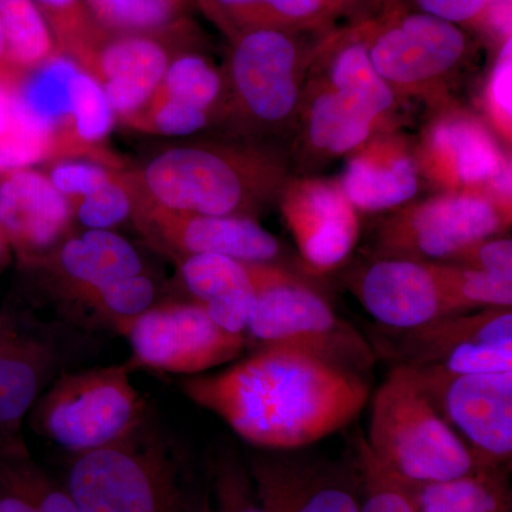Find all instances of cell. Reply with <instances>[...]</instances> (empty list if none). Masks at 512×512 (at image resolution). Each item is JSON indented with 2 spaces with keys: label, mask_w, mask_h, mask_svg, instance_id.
<instances>
[{
  "label": "cell",
  "mask_w": 512,
  "mask_h": 512,
  "mask_svg": "<svg viewBox=\"0 0 512 512\" xmlns=\"http://www.w3.org/2000/svg\"><path fill=\"white\" fill-rule=\"evenodd\" d=\"M181 390L256 450L298 451L348 427L369 403L370 384L318 357L261 346L212 375L188 376Z\"/></svg>",
  "instance_id": "1"
},
{
  "label": "cell",
  "mask_w": 512,
  "mask_h": 512,
  "mask_svg": "<svg viewBox=\"0 0 512 512\" xmlns=\"http://www.w3.org/2000/svg\"><path fill=\"white\" fill-rule=\"evenodd\" d=\"M64 485L80 512H211L207 460L153 406L119 440L76 454Z\"/></svg>",
  "instance_id": "2"
},
{
  "label": "cell",
  "mask_w": 512,
  "mask_h": 512,
  "mask_svg": "<svg viewBox=\"0 0 512 512\" xmlns=\"http://www.w3.org/2000/svg\"><path fill=\"white\" fill-rule=\"evenodd\" d=\"M289 177L278 151L210 141L167 148L130 181L144 192L138 200L164 210L255 220Z\"/></svg>",
  "instance_id": "3"
},
{
  "label": "cell",
  "mask_w": 512,
  "mask_h": 512,
  "mask_svg": "<svg viewBox=\"0 0 512 512\" xmlns=\"http://www.w3.org/2000/svg\"><path fill=\"white\" fill-rule=\"evenodd\" d=\"M365 440L373 457L412 488L487 466L448 426L407 366H394L377 389Z\"/></svg>",
  "instance_id": "4"
},
{
  "label": "cell",
  "mask_w": 512,
  "mask_h": 512,
  "mask_svg": "<svg viewBox=\"0 0 512 512\" xmlns=\"http://www.w3.org/2000/svg\"><path fill=\"white\" fill-rule=\"evenodd\" d=\"M259 292L247 335L261 346L299 350L367 379L377 352L366 336L301 276L278 264H259Z\"/></svg>",
  "instance_id": "5"
},
{
  "label": "cell",
  "mask_w": 512,
  "mask_h": 512,
  "mask_svg": "<svg viewBox=\"0 0 512 512\" xmlns=\"http://www.w3.org/2000/svg\"><path fill=\"white\" fill-rule=\"evenodd\" d=\"M356 23L370 62L397 99H423L433 107L448 101L450 84L470 57L466 30L399 2Z\"/></svg>",
  "instance_id": "6"
},
{
  "label": "cell",
  "mask_w": 512,
  "mask_h": 512,
  "mask_svg": "<svg viewBox=\"0 0 512 512\" xmlns=\"http://www.w3.org/2000/svg\"><path fill=\"white\" fill-rule=\"evenodd\" d=\"M130 363L62 373L28 414L30 429L73 456L119 440L151 403L131 382Z\"/></svg>",
  "instance_id": "7"
},
{
  "label": "cell",
  "mask_w": 512,
  "mask_h": 512,
  "mask_svg": "<svg viewBox=\"0 0 512 512\" xmlns=\"http://www.w3.org/2000/svg\"><path fill=\"white\" fill-rule=\"evenodd\" d=\"M305 33L255 30L229 39L228 84L235 110L264 133L296 127L315 46Z\"/></svg>",
  "instance_id": "8"
},
{
  "label": "cell",
  "mask_w": 512,
  "mask_h": 512,
  "mask_svg": "<svg viewBox=\"0 0 512 512\" xmlns=\"http://www.w3.org/2000/svg\"><path fill=\"white\" fill-rule=\"evenodd\" d=\"M510 227L511 215L484 194L444 191L386 218L376 235L375 256L439 264Z\"/></svg>",
  "instance_id": "9"
},
{
  "label": "cell",
  "mask_w": 512,
  "mask_h": 512,
  "mask_svg": "<svg viewBox=\"0 0 512 512\" xmlns=\"http://www.w3.org/2000/svg\"><path fill=\"white\" fill-rule=\"evenodd\" d=\"M436 109L414 146L421 178L444 191H474L511 214V160L480 117L450 100Z\"/></svg>",
  "instance_id": "10"
},
{
  "label": "cell",
  "mask_w": 512,
  "mask_h": 512,
  "mask_svg": "<svg viewBox=\"0 0 512 512\" xmlns=\"http://www.w3.org/2000/svg\"><path fill=\"white\" fill-rule=\"evenodd\" d=\"M114 330L130 342L131 366L187 377L234 362L247 346V335L222 329L194 301L153 305Z\"/></svg>",
  "instance_id": "11"
},
{
  "label": "cell",
  "mask_w": 512,
  "mask_h": 512,
  "mask_svg": "<svg viewBox=\"0 0 512 512\" xmlns=\"http://www.w3.org/2000/svg\"><path fill=\"white\" fill-rule=\"evenodd\" d=\"M266 512H362L359 474L345 460L298 451L256 450L245 457Z\"/></svg>",
  "instance_id": "12"
},
{
  "label": "cell",
  "mask_w": 512,
  "mask_h": 512,
  "mask_svg": "<svg viewBox=\"0 0 512 512\" xmlns=\"http://www.w3.org/2000/svg\"><path fill=\"white\" fill-rule=\"evenodd\" d=\"M62 350L49 326L22 309L2 305L0 316V451L26 446L23 424L56 379Z\"/></svg>",
  "instance_id": "13"
},
{
  "label": "cell",
  "mask_w": 512,
  "mask_h": 512,
  "mask_svg": "<svg viewBox=\"0 0 512 512\" xmlns=\"http://www.w3.org/2000/svg\"><path fill=\"white\" fill-rule=\"evenodd\" d=\"M414 376L437 412L481 463L511 467L512 372L450 379Z\"/></svg>",
  "instance_id": "14"
},
{
  "label": "cell",
  "mask_w": 512,
  "mask_h": 512,
  "mask_svg": "<svg viewBox=\"0 0 512 512\" xmlns=\"http://www.w3.org/2000/svg\"><path fill=\"white\" fill-rule=\"evenodd\" d=\"M303 264L326 274L348 261L359 241V215L338 180L289 177L278 198Z\"/></svg>",
  "instance_id": "15"
},
{
  "label": "cell",
  "mask_w": 512,
  "mask_h": 512,
  "mask_svg": "<svg viewBox=\"0 0 512 512\" xmlns=\"http://www.w3.org/2000/svg\"><path fill=\"white\" fill-rule=\"evenodd\" d=\"M133 215L150 241L178 258L212 254L251 264H276L284 254L281 241L254 218L164 210L137 197Z\"/></svg>",
  "instance_id": "16"
},
{
  "label": "cell",
  "mask_w": 512,
  "mask_h": 512,
  "mask_svg": "<svg viewBox=\"0 0 512 512\" xmlns=\"http://www.w3.org/2000/svg\"><path fill=\"white\" fill-rule=\"evenodd\" d=\"M350 292L383 328L407 332L448 315V303L431 262L376 258L357 269Z\"/></svg>",
  "instance_id": "17"
},
{
  "label": "cell",
  "mask_w": 512,
  "mask_h": 512,
  "mask_svg": "<svg viewBox=\"0 0 512 512\" xmlns=\"http://www.w3.org/2000/svg\"><path fill=\"white\" fill-rule=\"evenodd\" d=\"M73 201L33 168L0 175V229L23 265L49 254L66 235Z\"/></svg>",
  "instance_id": "18"
},
{
  "label": "cell",
  "mask_w": 512,
  "mask_h": 512,
  "mask_svg": "<svg viewBox=\"0 0 512 512\" xmlns=\"http://www.w3.org/2000/svg\"><path fill=\"white\" fill-rule=\"evenodd\" d=\"M168 30L154 35L107 33L84 67L99 80L111 110L121 119H136L160 89L173 60L163 40Z\"/></svg>",
  "instance_id": "19"
},
{
  "label": "cell",
  "mask_w": 512,
  "mask_h": 512,
  "mask_svg": "<svg viewBox=\"0 0 512 512\" xmlns=\"http://www.w3.org/2000/svg\"><path fill=\"white\" fill-rule=\"evenodd\" d=\"M348 157L338 183L357 212L397 210L419 194L414 147L393 128L375 134Z\"/></svg>",
  "instance_id": "20"
},
{
  "label": "cell",
  "mask_w": 512,
  "mask_h": 512,
  "mask_svg": "<svg viewBox=\"0 0 512 512\" xmlns=\"http://www.w3.org/2000/svg\"><path fill=\"white\" fill-rule=\"evenodd\" d=\"M30 266H43L55 281V291L73 308L86 293L143 272L137 249L113 231L87 229Z\"/></svg>",
  "instance_id": "21"
},
{
  "label": "cell",
  "mask_w": 512,
  "mask_h": 512,
  "mask_svg": "<svg viewBox=\"0 0 512 512\" xmlns=\"http://www.w3.org/2000/svg\"><path fill=\"white\" fill-rule=\"evenodd\" d=\"M298 150L309 163L349 156L383 127L355 100L308 74L298 120Z\"/></svg>",
  "instance_id": "22"
},
{
  "label": "cell",
  "mask_w": 512,
  "mask_h": 512,
  "mask_svg": "<svg viewBox=\"0 0 512 512\" xmlns=\"http://www.w3.org/2000/svg\"><path fill=\"white\" fill-rule=\"evenodd\" d=\"M258 265L222 255H188L180 258V275L192 301L217 325L247 335L258 302Z\"/></svg>",
  "instance_id": "23"
},
{
  "label": "cell",
  "mask_w": 512,
  "mask_h": 512,
  "mask_svg": "<svg viewBox=\"0 0 512 512\" xmlns=\"http://www.w3.org/2000/svg\"><path fill=\"white\" fill-rule=\"evenodd\" d=\"M308 74L365 107L383 130H392L397 97L370 62L357 23L343 32L326 35L316 46Z\"/></svg>",
  "instance_id": "24"
},
{
  "label": "cell",
  "mask_w": 512,
  "mask_h": 512,
  "mask_svg": "<svg viewBox=\"0 0 512 512\" xmlns=\"http://www.w3.org/2000/svg\"><path fill=\"white\" fill-rule=\"evenodd\" d=\"M83 67L57 55L28 73L18 74L12 86V106L42 127L62 154H84L73 133L74 103Z\"/></svg>",
  "instance_id": "25"
},
{
  "label": "cell",
  "mask_w": 512,
  "mask_h": 512,
  "mask_svg": "<svg viewBox=\"0 0 512 512\" xmlns=\"http://www.w3.org/2000/svg\"><path fill=\"white\" fill-rule=\"evenodd\" d=\"M397 365L424 367L439 362L448 353L473 343L512 345V309L487 308L457 313L433 320L407 332H394Z\"/></svg>",
  "instance_id": "26"
},
{
  "label": "cell",
  "mask_w": 512,
  "mask_h": 512,
  "mask_svg": "<svg viewBox=\"0 0 512 512\" xmlns=\"http://www.w3.org/2000/svg\"><path fill=\"white\" fill-rule=\"evenodd\" d=\"M228 39L255 30L325 32L338 12L330 0H195Z\"/></svg>",
  "instance_id": "27"
},
{
  "label": "cell",
  "mask_w": 512,
  "mask_h": 512,
  "mask_svg": "<svg viewBox=\"0 0 512 512\" xmlns=\"http://www.w3.org/2000/svg\"><path fill=\"white\" fill-rule=\"evenodd\" d=\"M510 471L485 466L457 480L413 488L419 512H512Z\"/></svg>",
  "instance_id": "28"
},
{
  "label": "cell",
  "mask_w": 512,
  "mask_h": 512,
  "mask_svg": "<svg viewBox=\"0 0 512 512\" xmlns=\"http://www.w3.org/2000/svg\"><path fill=\"white\" fill-rule=\"evenodd\" d=\"M0 29L5 39L3 67L10 72L28 73L62 55L45 16L33 0H0Z\"/></svg>",
  "instance_id": "29"
},
{
  "label": "cell",
  "mask_w": 512,
  "mask_h": 512,
  "mask_svg": "<svg viewBox=\"0 0 512 512\" xmlns=\"http://www.w3.org/2000/svg\"><path fill=\"white\" fill-rule=\"evenodd\" d=\"M94 22L110 35H154L184 22L195 0H84Z\"/></svg>",
  "instance_id": "30"
},
{
  "label": "cell",
  "mask_w": 512,
  "mask_h": 512,
  "mask_svg": "<svg viewBox=\"0 0 512 512\" xmlns=\"http://www.w3.org/2000/svg\"><path fill=\"white\" fill-rule=\"evenodd\" d=\"M156 295L154 282L138 274L86 293L67 313L70 322H99L116 329L124 320L136 318L151 308Z\"/></svg>",
  "instance_id": "31"
},
{
  "label": "cell",
  "mask_w": 512,
  "mask_h": 512,
  "mask_svg": "<svg viewBox=\"0 0 512 512\" xmlns=\"http://www.w3.org/2000/svg\"><path fill=\"white\" fill-rule=\"evenodd\" d=\"M433 266L444 295L454 312L511 308L512 279L447 262H439Z\"/></svg>",
  "instance_id": "32"
},
{
  "label": "cell",
  "mask_w": 512,
  "mask_h": 512,
  "mask_svg": "<svg viewBox=\"0 0 512 512\" xmlns=\"http://www.w3.org/2000/svg\"><path fill=\"white\" fill-rule=\"evenodd\" d=\"M45 16L57 49L86 67L107 32L94 22L84 0H33Z\"/></svg>",
  "instance_id": "33"
},
{
  "label": "cell",
  "mask_w": 512,
  "mask_h": 512,
  "mask_svg": "<svg viewBox=\"0 0 512 512\" xmlns=\"http://www.w3.org/2000/svg\"><path fill=\"white\" fill-rule=\"evenodd\" d=\"M349 456L359 474L362 512H419L413 488L373 457L365 436L355 437Z\"/></svg>",
  "instance_id": "34"
},
{
  "label": "cell",
  "mask_w": 512,
  "mask_h": 512,
  "mask_svg": "<svg viewBox=\"0 0 512 512\" xmlns=\"http://www.w3.org/2000/svg\"><path fill=\"white\" fill-rule=\"evenodd\" d=\"M211 512H266L256 494L247 461L237 448L221 446L207 458Z\"/></svg>",
  "instance_id": "35"
},
{
  "label": "cell",
  "mask_w": 512,
  "mask_h": 512,
  "mask_svg": "<svg viewBox=\"0 0 512 512\" xmlns=\"http://www.w3.org/2000/svg\"><path fill=\"white\" fill-rule=\"evenodd\" d=\"M222 92L224 79L221 73L205 57L184 53L168 64L156 96L181 101L211 113Z\"/></svg>",
  "instance_id": "36"
},
{
  "label": "cell",
  "mask_w": 512,
  "mask_h": 512,
  "mask_svg": "<svg viewBox=\"0 0 512 512\" xmlns=\"http://www.w3.org/2000/svg\"><path fill=\"white\" fill-rule=\"evenodd\" d=\"M56 156L55 138L10 103L9 120L0 133V175L32 168Z\"/></svg>",
  "instance_id": "37"
},
{
  "label": "cell",
  "mask_w": 512,
  "mask_h": 512,
  "mask_svg": "<svg viewBox=\"0 0 512 512\" xmlns=\"http://www.w3.org/2000/svg\"><path fill=\"white\" fill-rule=\"evenodd\" d=\"M116 114L111 110L99 80L83 70L77 84L73 113V133L83 153H89L109 136Z\"/></svg>",
  "instance_id": "38"
},
{
  "label": "cell",
  "mask_w": 512,
  "mask_h": 512,
  "mask_svg": "<svg viewBox=\"0 0 512 512\" xmlns=\"http://www.w3.org/2000/svg\"><path fill=\"white\" fill-rule=\"evenodd\" d=\"M76 202L74 215L80 224L89 229L110 231L133 215L136 195L128 181H120L116 177L111 183Z\"/></svg>",
  "instance_id": "39"
},
{
  "label": "cell",
  "mask_w": 512,
  "mask_h": 512,
  "mask_svg": "<svg viewBox=\"0 0 512 512\" xmlns=\"http://www.w3.org/2000/svg\"><path fill=\"white\" fill-rule=\"evenodd\" d=\"M211 113L181 101L154 96L144 119L138 121L154 133L170 137L192 136L210 123Z\"/></svg>",
  "instance_id": "40"
},
{
  "label": "cell",
  "mask_w": 512,
  "mask_h": 512,
  "mask_svg": "<svg viewBox=\"0 0 512 512\" xmlns=\"http://www.w3.org/2000/svg\"><path fill=\"white\" fill-rule=\"evenodd\" d=\"M512 40H505L498 49L497 57L487 90H485V110L491 123L504 138L511 140L512 128Z\"/></svg>",
  "instance_id": "41"
},
{
  "label": "cell",
  "mask_w": 512,
  "mask_h": 512,
  "mask_svg": "<svg viewBox=\"0 0 512 512\" xmlns=\"http://www.w3.org/2000/svg\"><path fill=\"white\" fill-rule=\"evenodd\" d=\"M28 447L0 451V512H37L30 490Z\"/></svg>",
  "instance_id": "42"
},
{
  "label": "cell",
  "mask_w": 512,
  "mask_h": 512,
  "mask_svg": "<svg viewBox=\"0 0 512 512\" xmlns=\"http://www.w3.org/2000/svg\"><path fill=\"white\" fill-rule=\"evenodd\" d=\"M47 177L57 191L76 202L111 183L117 175L111 173L106 165L72 158V160H62L53 165Z\"/></svg>",
  "instance_id": "43"
},
{
  "label": "cell",
  "mask_w": 512,
  "mask_h": 512,
  "mask_svg": "<svg viewBox=\"0 0 512 512\" xmlns=\"http://www.w3.org/2000/svg\"><path fill=\"white\" fill-rule=\"evenodd\" d=\"M447 264L512 279V239L501 235L481 239L458 252Z\"/></svg>",
  "instance_id": "44"
},
{
  "label": "cell",
  "mask_w": 512,
  "mask_h": 512,
  "mask_svg": "<svg viewBox=\"0 0 512 512\" xmlns=\"http://www.w3.org/2000/svg\"><path fill=\"white\" fill-rule=\"evenodd\" d=\"M399 2V0H397ZM498 0H410L414 9L460 28H480Z\"/></svg>",
  "instance_id": "45"
},
{
  "label": "cell",
  "mask_w": 512,
  "mask_h": 512,
  "mask_svg": "<svg viewBox=\"0 0 512 512\" xmlns=\"http://www.w3.org/2000/svg\"><path fill=\"white\" fill-rule=\"evenodd\" d=\"M28 478L37 512H80L66 485L50 478L33 458L29 461Z\"/></svg>",
  "instance_id": "46"
},
{
  "label": "cell",
  "mask_w": 512,
  "mask_h": 512,
  "mask_svg": "<svg viewBox=\"0 0 512 512\" xmlns=\"http://www.w3.org/2000/svg\"><path fill=\"white\" fill-rule=\"evenodd\" d=\"M16 73L2 67L0 69V133L9 120L10 103H12V86Z\"/></svg>",
  "instance_id": "47"
},
{
  "label": "cell",
  "mask_w": 512,
  "mask_h": 512,
  "mask_svg": "<svg viewBox=\"0 0 512 512\" xmlns=\"http://www.w3.org/2000/svg\"><path fill=\"white\" fill-rule=\"evenodd\" d=\"M394 2H397V0H330V3L335 6L338 15L340 13H348L349 10H355L359 5L380 6L383 10Z\"/></svg>",
  "instance_id": "48"
},
{
  "label": "cell",
  "mask_w": 512,
  "mask_h": 512,
  "mask_svg": "<svg viewBox=\"0 0 512 512\" xmlns=\"http://www.w3.org/2000/svg\"><path fill=\"white\" fill-rule=\"evenodd\" d=\"M10 252H12V249L9 247L8 239H6L5 234H3L2 229H0V272L8 265Z\"/></svg>",
  "instance_id": "49"
},
{
  "label": "cell",
  "mask_w": 512,
  "mask_h": 512,
  "mask_svg": "<svg viewBox=\"0 0 512 512\" xmlns=\"http://www.w3.org/2000/svg\"><path fill=\"white\" fill-rule=\"evenodd\" d=\"M5 64V39H3L2 29H0V69Z\"/></svg>",
  "instance_id": "50"
},
{
  "label": "cell",
  "mask_w": 512,
  "mask_h": 512,
  "mask_svg": "<svg viewBox=\"0 0 512 512\" xmlns=\"http://www.w3.org/2000/svg\"><path fill=\"white\" fill-rule=\"evenodd\" d=\"M0 316H2V306H0Z\"/></svg>",
  "instance_id": "51"
},
{
  "label": "cell",
  "mask_w": 512,
  "mask_h": 512,
  "mask_svg": "<svg viewBox=\"0 0 512 512\" xmlns=\"http://www.w3.org/2000/svg\"><path fill=\"white\" fill-rule=\"evenodd\" d=\"M333 8H335V6H333Z\"/></svg>",
  "instance_id": "52"
}]
</instances>
